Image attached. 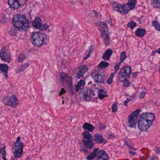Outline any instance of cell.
<instances>
[{
    "instance_id": "39",
    "label": "cell",
    "mask_w": 160,
    "mask_h": 160,
    "mask_svg": "<svg viewBox=\"0 0 160 160\" xmlns=\"http://www.w3.org/2000/svg\"><path fill=\"white\" fill-rule=\"evenodd\" d=\"M146 92L145 91H142L140 92V94L139 95V99H143L146 96Z\"/></svg>"
},
{
    "instance_id": "27",
    "label": "cell",
    "mask_w": 160,
    "mask_h": 160,
    "mask_svg": "<svg viewBox=\"0 0 160 160\" xmlns=\"http://www.w3.org/2000/svg\"><path fill=\"white\" fill-rule=\"evenodd\" d=\"M85 85V82L84 80H80L79 82H78L77 84L75 86V90L76 92H78L80 89L84 87Z\"/></svg>"
},
{
    "instance_id": "45",
    "label": "cell",
    "mask_w": 160,
    "mask_h": 160,
    "mask_svg": "<svg viewBox=\"0 0 160 160\" xmlns=\"http://www.w3.org/2000/svg\"><path fill=\"white\" fill-rule=\"evenodd\" d=\"M155 152H157V153H159V154H160V147H159V148H155V150H154Z\"/></svg>"
},
{
    "instance_id": "41",
    "label": "cell",
    "mask_w": 160,
    "mask_h": 160,
    "mask_svg": "<svg viewBox=\"0 0 160 160\" xmlns=\"http://www.w3.org/2000/svg\"><path fill=\"white\" fill-rule=\"evenodd\" d=\"M130 101H131V99H129V98H127V99L124 101V102H123V104H124L125 106L127 107L128 102H129Z\"/></svg>"
},
{
    "instance_id": "23",
    "label": "cell",
    "mask_w": 160,
    "mask_h": 160,
    "mask_svg": "<svg viewBox=\"0 0 160 160\" xmlns=\"http://www.w3.org/2000/svg\"><path fill=\"white\" fill-rule=\"evenodd\" d=\"M83 128L84 130H86V131H88L90 132H93L95 129V127H94V126H93L91 123L87 122H85L83 124Z\"/></svg>"
},
{
    "instance_id": "19",
    "label": "cell",
    "mask_w": 160,
    "mask_h": 160,
    "mask_svg": "<svg viewBox=\"0 0 160 160\" xmlns=\"http://www.w3.org/2000/svg\"><path fill=\"white\" fill-rule=\"evenodd\" d=\"M94 140L97 144H104L107 143V141L104 138L102 135L100 133L95 134L94 135Z\"/></svg>"
},
{
    "instance_id": "48",
    "label": "cell",
    "mask_w": 160,
    "mask_h": 160,
    "mask_svg": "<svg viewBox=\"0 0 160 160\" xmlns=\"http://www.w3.org/2000/svg\"><path fill=\"white\" fill-rule=\"evenodd\" d=\"M26 160H27V159H26Z\"/></svg>"
},
{
    "instance_id": "40",
    "label": "cell",
    "mask_w": 160,
    "mask_h": 160,
    "mask_svg": "<svg viewBox=\"0 0 160 160\" xmlns=\"http://www.w3.org/2000/svg\"><path fill=\"white\" fill-rule=\"evenodd\" d=\"M125 145L127 146V147L130 148L134 150H136V148H133V147H131V145H130V144L128 143L127 142H125Z\"/></svg>"
},
{
    "instance_id": "4",
    "label": "cell",
    "mask_w": 160,
    "mask_h": 160,
    "mask_svg": "<svg viewBox=\"0 0 160 160\" xmlns=\"http://www.w3.org/2000/svg\"><path fill=\"white\" fill-rule=\"evenodd\" d=\"M48 40L46 34L41 32L32 33L31 37V42L34 46L37 47H42L46 44Z\"/></svg>"
},
{
    "instance_id": "36",
    "label": "cell",
    "mask_w": 160,
    "mask_h": 160,
    "mask_svg": "<svg viewBox=\"0 0 160 160\" xmlns=\"http://www.w3.org/2000/svg\"><path fill=\"white\" fill-rule=\"evenodd\" d=\"M27 57L26 55H24L23 53H20L19 54V56H18V62H22L25 60V59H26Z\"/></svg>"
},
{
    "instance_id": "8",
    "label": "cell",
    "mask_w": 160,
    "mask_h": 160,
    "mask_svg": "<svg viewBox=\"0 0 160 160\" xmlns=\"http://www.w3.org/2000/svg\"><path fill=\"white\" fill-rule=\"evenodd\" d=\"M82 143L85 148L92 149L94 147V143L93 141L92 135L88 131H85L82 133Z\"/></svg>"
},
{
    "instance_id": "49",
    "label": "cell",
    "mask_w": 160,
    "mask_h": 160,
    "mask_svg": "<svg viewBox=\"0 0 160 160\" xmlns=\"http://www.w3.org/2000/svg\"></svg>"
},
{
    "instance_id": "30",
    "label": "cell",
    "mask_w": 160,
    "mask_h": 160,
    "mask_svg": "<svg viewBox=\"0 0 160 160\" xmlns=\"http://www.w3.org/2000/svg\"><path fill=\"white\" fill-rule=\"evenodd\" d=\"M152 25L157 31L160 32V24L157 21V19L152 21Z\"/></svg>"
},
{
    "instance_id": "37",
    "label": "cell",
    "mask_w": 160,
    "mask_h": 160,
    "mask_svg": "<svg viewBox=\"0 0 160 160\" xmlns=\"http://www.w3.org/2000/svg\"><path fill=\"white\" fill-rule=\"evenodd\" d=\"M111 108H112V112H113V113L117 112L118 110V106L117 103H114L112 105Z\"/></svg>"
},
{
    "instance_id": "21",
    "label": "cell",
    "mask_w": 160,
    "mask_h": 160,
    "mask_svg": "<svg viewBox=\"0 0 160 160\" xmlns=\"http://www.w3.org/2000/svg\"><path fill=\"white\" fill-rule=\"evenodd\" d=\"M8 70H9V66L7 64L2 63L0 65L1 72L4 74L6 78H8Z\"/></svg>"
},
{
    "instance_id": "25",
    "label": "cell",
    "mask_w": 160,
    "mask_h": 160,
    "mask_svg": "<svg viewBox=\"0 0 160 160\" xmlns=\"http://www.w3.org/2000/svg\"><path fill=\"white\" fill-rule=\"evenodd\" d=\"M100 150L99 148H97L94 149L92 152H91L90 154H89L87 157V159L88 160H92L96 157L97 155V153H98L99 151Z\"/></svg>"
},
{
    "instance_id": "22",
    "label": "cell",
    "mask_w": 160,
    "mask_h": 160,
    "mask_svg": "<svg viewBox=\"0 0 160 160\" xmlns=\"http://www.w3.org/2000/svg\"><path fill=\"white\" fill-rule=\"evenodd\" d=\"M112 54H113V50L110 48H109V49H108L107 50H106L105 52L103 55L102 58L104 60L109 61Z\"/></svg>"
},
{
    "instance_id": "32",
    "label": "cell",
    "mask_w": 160,
    "mask_h": 160,
    "mask_svg": "<svg viewBox=\"0 0 160 160\" xmlns=\"http://www.w3.org/2000/svg\"><path fill=\"white\" fill-rule=\"evenodd\" d=\"M152 5L153 8L159 9L160 8V0H152Z\"/></svg>"
},
{
    "instance_id": "9",
    "label": "cell",
    "mask_w": 160,
    "mask_h": 160,
    "mask_svg": "<svg viewBox=\"0 0 160 160\" xmlns=\"http://www.w3.org/2000/svg\"><path fill=\"white\" fill-rule=\"evenodd\" d=\"M91 77L93 81L98 84H103L104 83L106 78L105 72L102 70H96L92 72Z\"/></svg>"
},
{
    "instance_id": "11",
    "label": "cell",
    "mask_w": 160,
    "mask_h": 160,
    "mask_svg": "<svg viewBox=\"0 0 160 160\" xmlns=\"http://www.w3.org/2000/svg\"><path fill=\"white\" fill-rule=\"evenodd\" d=\"M141 109H136L135 111L132 112L128 117V125L130 128H135L136 126L138 119L139 114L141 112Z\"/></svg>"
},
{
    "instance_id": "6",
    "label": "cell",
    "mask_w": 160,
    "mask_h": 160,
    "mask_svg": "<svg viewBox=\"0 0 160 160\" xmlns=\"http://www.w3.org/2000/svg\"><path fill=\"white\" fill-rule=\"evenodd\" d=\"M24 147V143L21 141V138L18 136L13 146V154L15 158H20L22 157L23 154Z\"/></svg>"
},
{
    "instance_id": "42",
    "label": "cell",
    "mask_w": 160,
    "mask_h": 160,
    "mask_svg": "<svg viewBox=\"0 0 160 160\" xmlns=\"http://www.w3.org/2000/svg\"><path fill=\"white\" fill-rule=\"evenodd\" d=\"M155 53H158V54H160V48H159V49H158L157 50H156V51H153V52H152V56H154V54H155Z\"/></svg>"
},
{
    "instance_id": "2",
    "label": "cell",
    "mask_w": 160,
    "mask_h": 160,
    "mask_svg": "<svg viewBox=\"0 0 160 160\" xmlns=\"http://www.w3.org/2000/svg\"><path fill=\"white\" fill-rule=\"evenodd\" d=\"M155 119L153 113L146 112L142 113L138 122V129L142 132H147L149 130Z\"/></svg>"
},
{
    "instance_id": "12",
    "label": "cell",
    "mask_w": 160,
    "mask_h": 160,
    "mask_svg": "<svg viewBox=\"0 0 160 160\" xmlns=\"http://www.w3.org/2000/svg\"><path fill=\"white\" fill-rule=\"evenodd\" d=\"M132 68L129 66H124L121 69L119 74L120 81L122 82L124 80H128L132 74Z\"/></svg>"
},
{
    "instance_id": "29",
    "label": "cell",
    "mask_w": 160,
    "mask_h": 160,
    "mask_svg": "<svg viewBox=\"0 0 160 160\" xmlns=\"http://www.w3.org/2000/svg\"><path fill=\"white\" fill-rule=\"evenodd\" d=\"M93 46H92L89 48L88 50L87 51L86 55H85V58H84V60H86L88 59V58L90 57L92 53V51H93Z\"/></svg>"
},
{
    "instance_id": "24",
    "label": "cell",
    "mask_w": 160,
    "mask_h": 160,
    "mask_svg": "<svg viewBox=\"0 0 160 160\" xmlns=\"http://www.w3.org/2000/svg\"><path fill=\"white\" fill-rule=\"evenodd\" d=\"M146 32V30L143 28H138L135 31V35L139 38L144 37Z\"/></svg>"
},
{
    "instance_id": "35",
    "label": "cell",
    "mask_w": 160,
    "mask_h": 160,
    "mask_svg": "<svg viewBox=\"0 0 160 160\" xmlns=\"http://www.w3.org/2000/svg\"><path fill=\"white\" fill-rule=\"evenodd\" d=\"M115 74H116V73L114 72L110 74V76L108 78V79L107 81V83L108 85H111L112 83H113V78H114Z\"/></svg>"
},
{
    "instance_id": "20",
    "label": "cell",
    "mask_w": 160,
    "mask_h": 160,
    "mask_svg": "<svg viewBox=\"0 0 160 160\" xmlns=\"http://www.w3.org/2000/svg\"><path fill=\"white\" fill-rule=\"evenodd\" d=\"M8 4L10 8L14 10H16L20 7V3L18 1H13V0H9L8 1Z\"/></svg>"
},
{
    "instance_id": "28",
    "label": "cell",
    "mask_w": 160,
    "mask_h": 160,
    "mask_svg": "<svg viewBox=\"0 0 160 160\" xmlns=\"http://www.w3.org/2000/svg\"><path fill=\"white\" fill-rule=\"evenodd\" d=\"M109 63L106 61H101L99 63V65L97 66V67L100 70L105 69L109 66Z\"/></svg>"
},
{
    "instance_id": "26",
    "label": "cell",
    "mask_w": 160,
    "mask_h": 160,
    "mask_svg": "<svg viewBox=\"0 0 160 160\" xmlns=\"http://www.w3.org/2000/svg\"><path fill=\"white\" fill-rule=\"evenodd\" d=\"M98 96L100 100H103L105 97H108V95L107 94V92L105 91L103 89H100L98 92Z\"/></svg>"
},
{
    "instance_id": "15",
    "label": "cell",
    "mask_w": 160,
    "mask_h": 160,
    "mask_svg": "<svg viewBox=\"0 0 160 160\" xmlns=\"http://www.w3.org/2000/svg\"><path fill=\"white\" fill-rule=\"evenodd\" d=\"M0 57L3 61L6 62L8 63H10L12 61L11 54L6 47H3L1 49L0 53Z\"/></svg>"
},
{
    "instance_id": "31",
    "label": "cell",
    "mask_w": 160,
    "mask_h": 160,
    "mask_svg": "<svg viewBox=\"0 0 160 160\" xmlns=\"http://www.w3.org/2000/svg\"><path fill=\"white\" fill-rule=\"evenodd\" d=\"M29 65V64L28 62H27V63H24V64H22V65L18 68V72H22L25 71V70L28 67Z\"/></svg>"
},
{
    "instance_id": "5",
    "label": "cell",
    "mask_w": 160,
    "mask_h": 160,
    "mask_svg": "<svg viewBox=\"0 0 160 160\" xmlns=\"http://www.w3.org/2000/svg\"><path fill=\"white\" fill-rule=\"evenodd\" d=\"M99 31L101 32V37L106 46H108L110 44V36L109 31L107 25L102 22H98L96 23Z\"/></svg>"
},
{
    "instance_id": "13",
    "label": "cell",
    "mask_w": 160,
    "mask_h": 160,
    "mask_svg": "<svg viewBox=\"0 0 160 160\" xmlns=\"http://www.w3.org/2000/svg\"><path fill=\"white\" fill-rule=\"evenodd\" d=\"M79 96L84 100L87 101H90L92 98L95 96V93L90 88H85L81 89L79 92Z\"/></svg>"
},
{
    "instance_id": "33",
    "label": "cell",
    "mask_w": 160,
    "mask_h": 160,
    "mask_svg": "<svg viewBox=\"0 0 160 160\" xmlns=\"http://www.w3.org/2000/svg\"><path fill=\"white\" fill-rule=\"evenodd\" d=\"M1 152L2 158L3 160H8L6 158V147L5 146H3V147L1 148Z\"/></svg>"
},
{
    "instance_id": "44",
    "label": "cell",
    "mask_w": 160,
    "mask_h": 160,
    "mask_svg": "<svg viewBox=\"0 0 160 160\" xmlns=\"http://www.w3.org/2000/svg\"><path fill=\"white\" fill-rule=\"evenodd\" d=\"M138 73H139L138 72H134L133 73V78H136L138 76Z\"/></svg>"
},
{
    "instance_id": "43",
    "label": "cell",
    "mask_w": 160,
    "mask_h": 160,
    "mask_svg": "<svg viewBox=\"0 0 160 160\" xmlns=\"http://www.w3.org/2000/svg\"><path fill=\"white\" fill-rule=\"evenodd\" d=\"M105 125H102V124H100L99 126V130H104V129H105Z\"/></svg>"
},
{
    "instance_id": "34",
    "label": "cell",
    "mask_w": 160,
    "mask_h": 160,
    "mask_svg": "<svg viewBox=\"0 0 160 160\" xmlns=\"http://www.w3.org/2000/svg\"><path fill=\"white\" fill-rule=\"evenodd\" d=\"M137 23H136L135 22H134V21H133V20L130 21V22H129L128 24H127V27H128V28H130L132 30H133L134 28H135L136 27H137Z\"/></svg>"
},
{
    "instance_id": "3",
    "label": "cell",
    "mask_w": 160,
    "mask_h": 160,
    "mask_svg": "<svg viewBox=\"0 0 160 160\" xmlns=\"http://www.w3.org/2000/svg\"><path fill=\"white\" fill-rule=\"evenodd\" d=\"M13 25L19 31L25 32L28 30L29 27V22L25 16L17 14L14 16L12 19Z\"/></svg>"
},
{
    "instance_id": "16",
    "label": "cell",
    "mask_w": 160,
    "mask_h": 160,
    "mask_svg": "<svg viewBox=\"0 0 160 160\" xmlns=\"http://www.w3.org/2000/svg\"><path fill=\"white\" fill-rule=\"evenodd\" d=\"M88 68L86 65H81L76 69L75 77L77 79H80L84 76V75L88 72Z\"/></svg>"
},
{
    "instance_id": "14",
    "label": "cell",
    "mask_w": 160,
    "mask_h": 160,
    "mask_svg": "<svg viewBox=\"0 0 160 160\" xmlns=\"http://www.w3.org/2000/svg\"><path fill=\"white\" fill-rule=\"evenodd\" d=\"M32 25L34 28L42 31L46 30L48 28V26L47 24H43L42 23V19L39 17L35 18L32 22Z\"/></svg>"
},
{
    "instance_id": "47",
    "label": "cell",
    "mask_w": 160,
    "mask_h": 160,
    "mask_svg": "<svg viewBox=\"0 0 160 160\" xmlns=\"http://www.w3.org/2000/svg\"><path fill=\"white\" fill-rule=\"evenodd\" d=\"M158 72H159V73H160V66L159 67V70H158Z\"/></svg>"
},
{
    "instance_id": "1",
    "label": "cell",
    "mask_w": 160,
    "mask_h": 160,
    "mask_svg": "<svg viewBox=\"0 0 160 160\" xmlns=\"http://www.w3.org/2000/svg\"><path fill=\"white\" fill-rule=\"evenodd\" d=\"M137 3L136 0H129L126 3L121 4L116 2H110L111 8L121 14H127L130 11L134 9Z\"/></svg>"
},
{
    "instance_id": "17",
    "label": "cell",
    "mask_w": 160,
    "mask_h": 160,
    "mask_svg": "<svg viewBox=\"0 0 160 160\" xmlns=\"http://www.w3.org/2000/svg\"><path fill=\"white\" fill-rule=\"evenodd\" d=\"M108 155L105 151L101 150L97 153L96 157L92 160H108Z\"/></svg>"
},
{
    "instance_id": "7",
    "label": "cell",
    "mask_w": 160,
    "mask_h": 160,
    "mask_svg": "<svg viewBox=\"0 0 160 160\" xmlns=\"http://www.w3.org/2000/svg\"><path fill=\"white\" fill-rule=\"evenodd\" d=\"M60 77L62 83L64 88L68 89L70 93L73 94L72 79V78L67 74L63 72L61 73Z\"/></svg>"
},
{
    "instance_id": "10",
    "label": "cell",
    "mask_w": 160,
    "mask_h": 160,
    "mask_svg": "<svg viewBox=\"0 0 160 160\" xmlns=\"http://www.w3.org/2000/svg\"><path fill=\"white\" fill-rule=\"evenodd\" d=\"M3 103L5 106L10 107L12 108H16L18 105V99L16 95H9L5 96L2 100Z\"/></svg>"
},
{
    "instance_id": "18",
    "label": "cell",
    "mask_w": 160,
    "mask_h": 160,
    "mask_svg": "<svg viewBox=\"0 0 160 160\" xmlns=\"http://www.w3.org/2000/svg\"><path fill=\"white\" fill-rule=\"evenodd\" d=\"M127 57L126 52H124V51H122V52L121 53L120 60L119 62L118 63H117L116 65H115V67H114V69H115V72L116 73L118 72L119 69L122 63L127 58Z\"/></svg>"
},
{
    "instance_id": "46",
    "label": "cell",
    "mask_w": 160,
    "mask_h": 160,
    "mask_svg": "<svg viewBox=\"0 0 160 160\" xmlns=\"http://www.w3.org/2000/svg\"><path fill=\"white\" fill-rule=\"evenodd\" d=\"M129 153L132 155H134L135 154H136V152H133L131 151H129Z\"/></svg>"
},
{
    "instance_id": "38",
    "label": "cell",
    "mask_w": 160,
    "mask_h": 160,
    "mask_svg": "<svg viewBox=\"0 0 160 160\" xmlns=\"http://www.w3.org/2000/svg\"><path fill=\"white\" fill-rule=\"evenodd\" d=\"M122 82L123 83V87H124V88H128V87H130V85H131V83L128 80H124Z\"/></svg>"
}]
</instances>
